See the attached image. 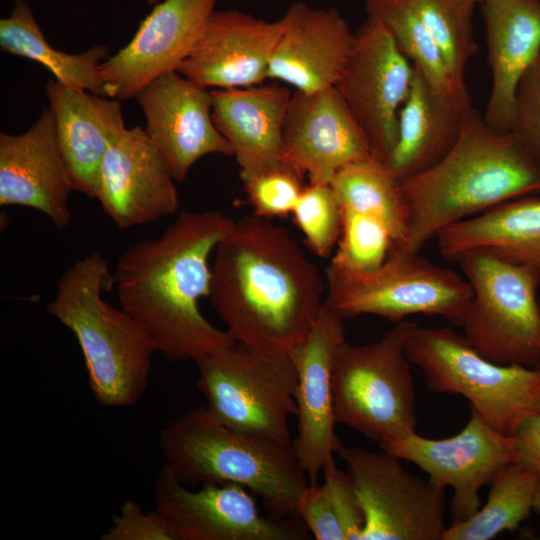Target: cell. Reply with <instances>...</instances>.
I'll return each mask as SVG.
<instances>
[{"mask_svg": "<svg viewBox=\"0 0 540 540\" xmlns=\"http://www.w3.org/2000/svg\"><path fill=\"white\" fill-rule=\"evenodd\" d=\"M209 298L235 342L290 355L313 328L326 292L319 268L283 227L248 215L214 250Z\"/></svg>", "mask_w": 540, "mask_h": 540, "instance_id": "cell-1", "label": "cell"}, {"mask_svg": "<svg viewBox=\"0 0 540 540\" xmlns=\"http://www.w3.org/2000/svg\"><path fill=\"white\" fill-rule=\"evenodd\" d=\"M234 222L218 211H181L160 236L131 245L117 260L120 308L169 361L195 362L236 343L199 308L210 293L211 254Z\"/></svg>", "mask_w": 540, "mask_h": 540, "instance_id": "cell-2", "label": "cell"}, {"mask_svg": "<svg viewBox=\"0 0 540 540\" xmlns=\"http://www.w3.org/2000/svg\"><path fill=\"white\" fill-rule=\"evenodd\" d=\"M408 227L400 250L419 253L444 230L503 202L540 193V166L510 131L488 125L476 109L451 150L402 181Z\"/></svg>", "mask_w": 540, "mask_h": 540, "instance_id": "cell-3", "label": "cell"}, {"mask_svg": "<svg viewBox=\"0 0 540 540\" xmlns=\"http://www.w3.org/2000/svg\"><path fill=\"white\" fill-rule=\"evenodd\" d=\"M111 286L108 262L90 253L62 274L47 313L74 334L96 401L106 408L131 407L149 386L157 349L135 319L103 298Z\"/></svg>", "mask_w": 540, "mask_h": 540, "instance_id": "cell-4", "label": "cell"}, {"mask_svg": "<svg viewBox=\"0 0 540 540\" xmlns=\"http://www.w3.org/2000/svg\"><path fill=\"white\" fill-rule=\"evenodd\" d=\"M159 445L164 466L183 485L237 484L261 498L271 515L297 518L309 479L292 446L235 431L206 406L189 409L167 424Z\"/></svg>", "mask_w": 540, "mask_h": 540, "instance_id": "cell-5", "label": "cell"}, {"mask_svg": "<svg viewBox=\"0 0 540 540\" xmlns=\"http://www.w3.org/2000/svg\"><path fill=\"white\" fill-rule=\"evenodd\" d=\"M417 326L397 322L381 339L339 345L332 368L334 414L379 445L416 432V393L406 343Z\"/></svg>", "mask_w": 540, "mask_h": 540, "instance_id": "cell-6", "label": "cell"}, {"mask_svg": "<svg viewBox=\"0 0 540 540\" xmlns=\"http://www.w3.org/2000/svg\"><path fill=\"white\" fill-rule=\"evenodd\" d=\"M406 353L425 376L429 390L457 394L495 430L514 436L535 412L540 396V365H503L482 356L449 327L412 331Z\"/></svg>", "mask_w": 540, "mask_h": 540, "instance_id": "cell-7", "label": "cell"}, {"mask_svg": "<svg viewBox=\"0 0 540 540\" xmlns=\"http://www.w3.org/2000/svg\"><path fill=\"white\" fill-rule=\"evenodd\" d=\"M206 408L227 427L292 446L289 420L296 416L297 371L290 355L235 343L195 361Z\"/></svg>", "mask_w": 540, "mask_h": 540, "instance_id": "cell-8", "label": "cell"}, {"mask_svg": "<svg viewBox=\"0 0 540 540\" xmlns=\"http://www.w3.org/2000/svg\"><path fill=\"white\" fill-rule=\"evenodd\" d=\"M459 264L472 298L463 335L488 360L526 367L540 365V275L487 251L462 255Z\"/></svg>", "mask_w": 540, "mask_h": 540, "instance_id": "cell-9", "label": "cell"}, {"mask_svg": "<svg viewBox=\"0 0 540 540\" xmlns=\"http://www.w3.org/2000/svg\"><path fill=\"white\" fill-rule=\"evenodd\" d=\"M419 253L394 249L379 268L364 274L327 268L325 300L344 320L375 315L397 323L423 314L461 326L472 298L470 284Z\"/></svg>", "mask_w": 540, "mask_h": 540, "instance_id": "cell-10", "label": "cell"}, {"mask_svg": "<svg viewBox=\"0 0 540 540\" xmlns=\"http://www.w3.org/2000/svg\"><path fill=\"white\" fill-rule=\"evenodd\" d=\"M364 516L362 540H442L445 488L410 474L385 449L337 451Z\"/></svg>", "mask_w": 540, "mask_h": 540, "instance_id": "cell-11", "label": "cell"}, {"mask_svg": "<svg viewBox=\"0 0 540 540\" xmlns=\"http://www.w3.org/2000/svg\"><path fill=\"white\" fill-rule=\"evenodd\" d=\"M155 509L172 540H304L309 531L297 518L263 515L246 488L206 484L192 491L164 466L156 476Z\"/></svg>", "mask_w": 540, "mask_h": 540, "instance_id": "cell-12", "label": "cell"}, {"mask_svg": "<svg viewBox=\"0 0 540 540\" xmlns=\"http://www.w3.org/2000/svg\"><path fill=\"white\" fill-rule=\"evenodd\" d=\"M379 447L418 466L434 484L450 487L453 521L473 515L481 507V488L504 466L518 461L515 437L495 430L473 409L454 436L432 439L415 432Z\"/></svg>", "mask_w": 540, "mask_h": 540, "instance_id": "cell-13", "label": "cell"}, {"mask_svg": "<svg viewBox=\"0 0 540 540\" xmlns=\"http://www.w3.org/2000/svg\"><path fill=\"white\" fill-rule=\"evenodd\" d=\"M355 45L336 87L363 130L373 156L384 161L396 144L399 111L414 67L391 33L367 17L355 32Z\"/></svg>", "mask_w": 540, "mask_h": 540, "instance_id": "cell-14", "label": "cell"}, {"mask_svg": "<svg viewBox=\"0 0 540 540\" xmlns=\"http://www.w3.org/2000/svg\"><path fill=\"white\" fill-rule=\"evenodd\" d=\"M218 0H163L142 20L131 41L100 65L106 97L126 100L160 75L178 71Z\"/></svg>", "mask_w": 540, "mask_h": 540, "instance_id": "cell-15", "label": "cell"}, {"mask_svg": "<svg viewBox=\"0 0 540 540\" xmlns=\"http://www.w3.org/2000/svg\"><path fill=\"white\" fill-rule=\"evenodd\" d=\"M343 321L324 299L306 340L290 353L297 371V434L292 448L309 484L318 483L320 473L335 461L342 445L335 431L332 368L336 351L345 340Z\"/></svg>", "mask_w": 540, "mask_h": 540, "instance_id": "cell-16", "label": "cell"}, {"mask_svg": "<svg viewBox=\"0 0 540 540\" xmlns=\"http://www.w3.org/2000/svg\"><path fill=\"white\" fill-rule=\"evenodd\" d=\"M175 179L144 128L124 127L102 159L96 199L121 230L152 223L179 207Z\"/></svg>", "mask_w": 540, "mask_h": 540, "instance_id": "cell-17", "label": "cell"}, {"mask_svg": "<svg viewBox=\"0 0 540 540\" xmlns=\"http://www.w3.org/2000/svg\"><path fill=\"white\" fill-rule=\"evenodd\" d=\"M146 120L147 136L166 161L174 179L184 181L203 156H233L212 119V94L178 71L164 73L134 97Z\"/></svg>", "mask_w": 540, "mask_h": 540, "instance_id": "cell-18", "label": "cell"}, {"mask_svg": "<svg viewBox=\"0 0 540 540\" xmlns=\"http://www.w3.org/2000/svg\"><path fill=\"white\" fill-rule=\"evenodd\" d=\"M372 155L369 142L336 86L291 95L282 161L310 182L330 184L345 166Z\"/></svg>", "mask_w": 540, "mask_h": 540, "instance_id": "cell-19", "label": "cell"}, {"mask_svg": "<svg viewBox=\"0 0 540 540\" xmlns=\"http://www.w3.org/2000/svg\"><path fill=\"white\" fill-rule=\"evenodd\" d=\"M281 31L280 18L269 22L240 10L214 11L178 72L206 88L260 85Z\"/></svg>", "mask_w": 540, "mask_h": 540, "instance_id": "cell-20", "label": "cell"}, {"mask_svg": "<svg viewBox=\"0 0 540 540\" xmlns=\"http://www.w3.org/2000/svg\"><path fill=\"white\" fill-rule=\"evenodd\" d=\"M282 31L268 78L305 93L336 86L352 54L356 33L336 8L290 4L280 18Z\"/></svg>", "mask_w": 540, "mask_h": 540, "instance_id": "cell-21", "label": "cell"}, {"mask_svg": "<svg viewBox=\"0 0 540 540\" xmlns=\"http://www.w3.org/2000/svg\"><path fill=\"white\" fill-rule=\"evenodd\" d=\"M73 191L53 116L43 108L20 134L0 133V205L33 208L60 230L71 222Z\"/></svg>", "mask_w": 540, "mask_h": 540, "instance_id": "cell-22", "label": "cell"}, {"mask_svg": "<svg viewBox=\"0 0 540 540\" xmlns=\"http://www.w3.org/2000/svg\"><path fill=\"white\" fill-rule=\"evenodd\" d=\"M212 119L246 181L283 165V126L291 93L284 85L215 89Z\"/></svg>", "mask_w": 540, "mask_h": 540, "instance_id": "cell-23", "label": "cell"}, {"mask_svg": "<svg viewBox=\"0 0 540 540\" xmlns=\"http://www.w3.org/2000/svg\"><path fill=\"white\" fill-rule=\"evenodd\" d=\"M487 63L492 84L483 118L509 131L515 94L540 55V0H483Z\"/></svg>", "mask_w": 540, "mask_h": 540, "instance_id": "cell-24", "label": "cell"}, {"mask_svg": "<svg viewBox=\"0 0 540 540\" xmlns=\"http://www.w3.org/2000/svg\"><path fill=\"white\" fill-rule=\"evenodd\" d=\"M45 93L73 191L96 199L108 144L125 127L121 101L73 90L55 79L46 83Z\"/></svg>", "mask_w": 540, "mask_h": 540, "instance_id": "cell-25", "label": "cell"}, {"mask_svg": "<svg viewBox=\"0 0 540 540\" xmlns=\"http://www.w3.org/2000/svg\"><path fill=\"white\" fill-rule=\"evenodd\" d=\"M436 239L441 255L450 261L482 250L540 275V197L503 202L449 227Z\"/></svg>", "mask_w": 540, "mask_h": 540, "instance_id": "cell-26", "label": "cell"}, {"mask_svg": "<svg viewBox=\"0 0 540 540\" xmlns=\"http://www.w3.org/2000/svg\"><path fill=\"white\" fill-rule=\"evenodd\" d=\"M471 111L437 96L414 67L409 94L399 111L396 144L387 161L397 178L402 182L439 162L457 142Z\"/></svg>", "mask_w": 540, "mask_h": 540, "instance_id": "cell-27", "label": "cell"}, {"mask_svg": "<svg viewBox=\"0 0 540 540\" xmlns=\"http://www.w3.org/2000/svg\"><path fill=\"white\" fill-rule=\"evenodd\" d=\"M1 50L43 65L63 86L105 96L100 65L108 47L96 44L79 54L56 50L42 33L27 1L15 0L8 17L0 20Z\"/></svg>", "mask_w": 540, "mask_h": 540, "instance_id": "cell-28", "label": "cell"}, {"mask_svg": "<svg viewBox=\"0 0 540 540\" xmlns=\"http://www.w3.org/2000/svg\"><path fill=\"white\" fill-rule=\"evenodd\" d=\"M330 185L341 211L379 219L392 231L395 249L403 245L408 207L402 182L386 161L373 155L357 160L338 171Z\"/></svg>", "mask_w": 540, "mask_h": 540, "instance_id": "cell-29", "label": "cell"}, {"mask_svg": "<svg viewBox=\"0 0 540 540\" xmlns=\"http://www.w3.org/2000/svg\"><path fill=\"white\" fill-rule=\"evenodd\" d=\"M365 9L367 17L391 33L437 96L463 111L473 109L468 90L454 82L439 47L408 0H366Z\"/></svg>", "mask_w": 540, "mask_h": 540, "instance_id": "cell-30", "label": "cell"}, {"mask_svg": "<svg viewBox=\"0 0 540 540\" xmlns=\"http://www.w3.org/2000/svg\"><path fill=\"white\" fill-rule=\"evenodd\" d=\"M486 503L462 521H452L442 540H491L513 531L533 510L540 477L523 463L512 462L493 477Z\"/></svg>", "mask_w": 540, "mask_h": 540, "instance_id": "cell-31", "label": "cell"}, {"mask_svg": "<svg viewBox=\"0 0 540 540\" xmlns=\"http://www.w3.org/2000/svg\"><path fill=\"white\" fill-rule=\"evenodd\" d=\"M439 47L454 82L466 87L465 71L477 52L473 14L476 0H408Z\"/></svg>", "mask_w": 540, "mask_h": 540, "instance_id": "cell-32", "label": "cell"}, {"mask_svg": "<svg viewBox=\"0 0 540 540\" xmlns=\"http://www.w3.org/2000/svg\"><path fill=\"white\" fill-rule=\"evenodd\" d=\"M340 212L341 233L327 268L349 275L376 270L396 247L392 231L372 216Z\"/></svg>", "mask_w": 540, "mask_h": 540, "instance_id": "cell-33", "label": "cell"}, {"mask_svg": "<svg viewBox=\"0 0 540 540\" xmlns=\"http://www.w3.org/2000/svg\"><path fill=\"white\" fill-rule=\"evenodd\" d=\"M291 214L308 247L319 257L331 256L341 233V212L331 185L304 186Z\"/></svg>", "mask_w": 540, "mask_h": 540, "instance_id": "cell-34", "label": "cell"}, {"mask_svg": "<svg viewBox=\"0 0 540 540\" xmlns=\"http://www.w3.org/2000/svg\"><path fill=\"white\" fill-rule=\"evenodd\" d=\"M302 178L300 173L283 163L244 181L253 214L267 219L291 214L304 188Z\"/></svg>", "mask_w": 540, "mask_h": 540, "instance_id": "cell-35", "label": "cell"}, {"mask_svg": "<svg viewBox=\"0 0 540 540\" xmlns=\"http://www.w3.org/2000/svg\"><path fill=\"white\" fill-rule=\"evenodd\" d=\"M509 131L540 166V55L519 82Z\"/></svg>", "mask_w": 540, "mask_h": 540, "instance_id": "cell-36", "label": "cell"}, {"mask_svg": "<svg viewBox=\"0 0 540 540\" xmlns=\"http://www.w3.org/2000/svg\"><path fill=\"white\" fill-rule=\"evenodd\" d=\"M297 518L317 540H345L324 482L306 487L297 504Z\"/></svg>", "mask_w": 540, "mask_h": 540, "instance_id": "cell-37", "label": "cell"}, {"mask_svg": "<svg viewBox=\"0 0 540 540\" xmlns=\"http://www.w3.org/2000/svg\"><path fill=\"white\" fill-rule=\"evenodd\" d=\"M102 540H172L163 516L156 510L145 512L135 501H125L114 516Z\"/></svg>", "mask_w": 540, "mask_h": 540, "instance_id": "cell-38", "label": "cell"}, {"mask_svg": "<svg viewBox=\"0 0 540 540\" xmlns=\"http://www.w3.org/2000/svg\"><path fill=\"white\" fill-rule=\"evenodd\" d=\"M345 540H362L364 516L350 478L335 461L322 471Z\"/></svg>", "mask_w": 540, "mask_h": 540, "instance_id": "cell-39", "label": "cell"}, {"mask_svg": "<svg viewBox=\"0 0 540 540\" xmlns=\"http://www.w3.org/2000/svg\"><path fill=\"white\" fill-rule=\"evenodd\" d=\"M518 461L540 477V413L529 415L517 428Z\"/></svg>", "mask_w": 540, "mask_h": 540, "instance_id": "cell-40", "label": "cell"}, {"mask_svg": "<svg viewBox=\"0 0 540 540\" xmlns=\"http://www.w3.org/2000/svg\"><path fill=\"white\" fill-rule=\"evenodd\" d=\"M533 510L540 513V484H539V486L537 488V491L535 493V496H534Z\"/></svg>", "mask_w": 540, "mask_h": 540, "instance_id": "cell-41", "label": "cell"}, {"mask_svg": "<svg viewBox=\"0 0 540 540\" xmlns=\"http://www.w3.org/2000/svg\"><path fill=\"white\" fill-rule=\"evenodd\" d=\"M535 412L540 413V396H539V398L537 400V403H536Z\"/></svg>", "mask_w": 540, "mask_h": 540, "instance_id": "cell-42", "label": "cell"}, {"mask_svg": "<svg viewBox=\"0 0 540 540\" xmlns=\"http://www.w3.org/2000/svg\"><path fill=\"white\" fill-rule=\"evenodd\" d=\"M160 0H146L148 5H156Z\"/></svg>", "mask_w": 540, "mask_h": 540, "instance_id": "cell-43", "label": "cell"}, {"mask_svg": "<svg viewBox=\"0 0 540 540\" xmlns=\"http://www.w3.org/2000/svg\"><path fill=\"white\" fill-rule=\"evenodd\" d=\"M476 1H477V3H479V4H480V3H481V2L483 1V0H476Z\"/></svg>", "mask_w": 540, "mask_h": 540, "instance_id": "cell-44", "label": "cell"}, {"mask_svg": "<svg viewBox=\"0 0 540 540\" xmlns=\"http://www.w3.org/2000/svg\"><path fill=\"white\" fill-rule=\"evenodd\" d=\"M539 306H540V296H539Z\"/></svg>", "mask_w": 540, "mask_h": 540, "instance_id": "cell-45", "label": "cell"}]
</instances>
